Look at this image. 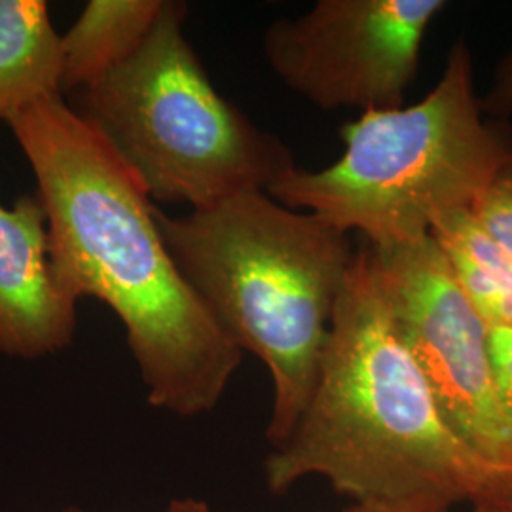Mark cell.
Here are the masks:
<instances>
[{
    "instance_id": "cell-1",
    "label": "cell",
    "mask_w": 512,
    "mask_h": 512,
    "mask_svg": "<svg viewBox=\"0 0 512 512\" xmlns=\"http://www.w3.org/2000/svg\"><path fill=\"white\" fill-rule=\"evenodd\" d=\"M8 126L35 173L63 289L118 315L154 408L179 418L211 412L243 353L175 264L145 188L63 95Z\"/></svg>"
},
{
    "instance_id": "cell-2",
    "label": "cell",
    "mask_w": 512,
    "mask_h": 512,
    "mask_svg": "<svg viewBox=\"0 0 512 512\" xmlns=\"http://www.w3.org/2000/svg\"><path fill=\"white\" fill-rule=\"evenodd\" d=\"M264 473L274 494L319 476L355 503L452 507L512 490V469L476 454L444 418L395 329L368 243L355 251L310 403Z\"/></svg>"
},
{
    "instance_id": "cell-3",
    "label": "cell",
    "mask_w": 512,
    "mask_h": 512,
    "mask_svg": "<svg viewBox=\"0 0 512 512\" xmlns=\"http://www.w3.org/2000/svg\"><path fill=\"white\" fill-rule=\"evenodd\" d=\"M158 228L184 279L241 353L268 368L274 406L266 439L277 448L310 403L355 249L310 213L241 192L171 217Z\"/></svg>"
},
{
    "instance_id": "cell-4",
    "label": "cell",
    "mask_w": 512,
    "mask_h": 512,
    "mask_svg": "<svg viewBox=\"0 0 512 512\" xmlns=\"http://www.w3.org/2000/svg\"><path fill=\"white\" fill-rule=\"evenodd\" d=\"M340 137L344 154L334 164L321 171L293 167L266 192L338 232H359L372 249L431 236L437 220L469 209L512 167L511 126L480 109L463 38L420 103L361 112Z\"/></svg>"
},
{
    "instance_id": "cell-5",
    "label": "cell",
    "mask_w": 512,
    "mask_h": 512,
    "mask_svg": "<svg viewBox=\"0 0 512 512\" xmlns=\"http://www.w3.org/2000/svg\"><path fill=\"white\" fill-rule=\"evenodd\" d=\"M188 4L164 0L160 18L124 63L73 93L71 109L107 143L152 202L205 209L268 190L293 152L222 97L184 37Z\"/></svg>"
},
{
    "instance_id": "cell-6",
    "label": "cell",
    "mask_w": 512,
    "mask_h": 512,
    "mask_svg": "<svg viewBox=\"0 0 512 512\" xmlns=\"http://www.w3.org/2000/svg\"><path fill=\"white\" fill-rule=\"evenodd\" d=\"M372 255L395 329L444 418L476 454L512 469V423L499 397L488 327L437 243L427 236Z\"/></svg>"
},
{
    "instance_id": "cell-7",
    "label": "cell",
    "mask_w": 512,
    "mask_h": 512,
    "mask_svg": "<svg viewBox=\"0 0 512 512\" xmlns=\"http://www.w3.org/2000/svg\"><path fill=\"white\" fill-rule=\"evenodd\" d=\"M444 0H319L262 37L275 76L321 110L399 109Z\"/></svg>"
},
{
    "instance_id": "cell-8",
    "label": "cell",
    "mask_w": 512,
    "mask_h": 512,
    "mask_svg": "<svg viewBox=\"0 0 512 512\" xmlns=\"http://www.w3.org/2000/svg\"><path fill=\"white\" fill-rule=\"evenodd\" d=\"M76 304L55 274L37 196L0 203V355L42 359L69 348Z\"/></svg>"
},
{
    "instance_id": "cell-9",
    "label": "cell",
    "mask_w": 512,
    "mask_h": 512,
    "mask_svg": "<svg viewBox=\"0 0 512 512\" xmlns=\"http://www.w3.org/2000/svg\"><path fill=\"white\" fill-rule=\"evenodd\" d=\"M61 95V37L44 0H0V124Z\"/></svg>"
},
{
    "instance_id": "cell-10",
    "label": "cell",
    "mask_w": 512,
    "mask_h": 512,
    "mask_svg": "<svg viewBox=\"0 0 512 512\" xmlns=\"http://www.w3.org/2000/svg\"><path fill=\"white\" fill-rule=\"evenodd\" d=\"M164 0H90L61 37V95L80 92L124 63L152 31Z\"/></svg>"
},
{
    "instance_id": "cell-11",
    "label": "cell",
    "mask_w": 512,
    "mask_h": 512,
    "mask_svg": "<svg viewBox=\"0 0 512 512\" xmlns=\"http://www.w3.org/2000/svg\"><path fill=\"white\" fill-rule=\"evenodd\" d=\"M431 238L446 258L459 291L488 330H512V258L480 226L471 209L437 220Z\"/></svg>"
},
{
    "instance_id": "cell-12",
    "label": "cell",
    "mask_w": 512,
    "mask_h": 512,
    "mask_svg": "<svg viewBox=\"0 0 512 512\" xmlns=\"http://www.w3.org/2000/svg\"><path fill=\"white\" fill-rule=\"evenodd\" d=\"M469 209L480 226L512 258V167L501 173Z\"/></svg>"
},
{
    "instance_id": "cell-13",
    "label": "cell",
    "mask_w": 512,
    "mask_h": 512,
    "mask_svg": "<svg viewBox=\"0 0 512 512\" xmlns=\"http://www.w3.org/2000/svg\"><path fill=\"white\" fill-rule=\"evenodd\" d=\"M488 340L501 404L512 423V330H488Z\"/></svg>"
},
{
    "instance_id": "cell-14",
    "label": "cell",
    "mask_w": 512,
    "mask_h": 512,
    "mask_svg": "<svg viewBox=\"0 0 512 512\" xmlns=\"http://www.w3.org/2000/svg\"><path fill=\"white\" fill-rule=\"evenodd\" d=\"M480 109L494 120L512 116V50L497 65L492 88L480 99Z\"/></svg>"
},
{
    "instance_id": "cell-15",
    "label": "cell",
    "mask_w": 512,
    "mask_h": 512,
    "mask_svg": "<svg viewBox=\"0 0 512 512\" xmlns=\"http://www.w3.org/2000/svg\"><path fill=\"white\" fill-rule=\"evenodd\" d=\"M346 512H450V507L421 501H368L353 503Z\"/></svg>"
},
{
    "instance_id": "cell-16",
    "label": "cell",
    "mask_w": 512,
    "mask_h": 512,
    "mask_svg": "<svg viewBox=\"0 0 512 512\" xmlns=\"http://www.w3.org/2000/svg\"><path fill=\"white\" fill-rule=\"evenodd\" d=\"M471 512H512V490L478 501Z\"/></svg>"
},
{
    "instance_id": "cell-17",
    "label": "cell",
    "mask_w": 512,
    "mask_h": 512,
    "mask_svg": "<svg viewBox=\"0 0 512 512\" xmlns=\"http://www.w3.org/2000/svg\"><path fill=\"white\" fill-rule=\"evenodd\" d=\"M61 512H84L80 509H65ZM165 512H211L209 505L202 501V499H196V497H181V499H173Z\"/></svg>"
}]
</instances>
